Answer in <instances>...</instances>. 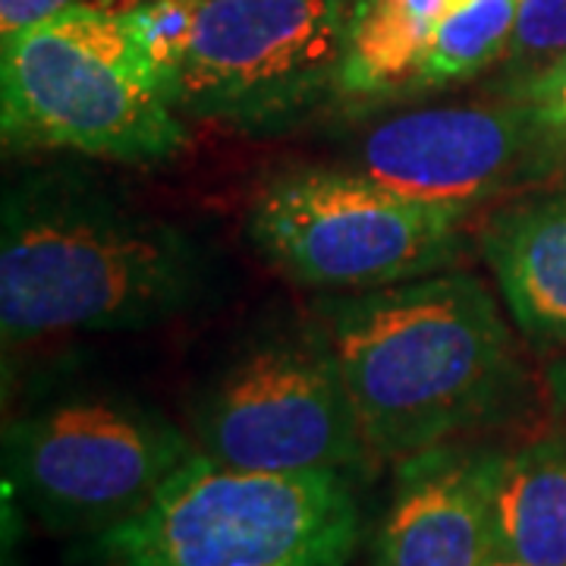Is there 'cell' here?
I'll return each mask as SVG.
<instances>
[{"mask_svg": "<svg viewBox=\"0 0 566 566\" xmlns=\"http://www.w3.org/2000/svg\"><path fill=\"white\" fill-rule=\"evenodd\" d=\"M214 283L186 227L123 202L92 177L41 170L7 186L0 327L7 344L63 331H126L180 318Z\"/></svg>", "mask_w": 566, "mask_h": 566, "instance_id": "6da1fadb", "label": "cell"}, {"mask_svg": "<svg viewBox=\"0 0 566 566\" xmlns=\"http://www.w3.org/2000/svg\"><path fill=\"white\" fill-rule=\"evenodd\" d=\"M371 457L409 460L497 419L523 385L482 281L438 274L315 303Z\"/></svg>", "mask_w": 566, "mask_h": 566, "instance_id": "7a4b0ae2", "label": "cell"}, {"mask_svg": "<svg viewBox=\"0 0 566 566\" xmlns=\"http://www.w3.org/2000/svg\"><path fill=\"white\" fill-rule=\"evenodd\" d=\"M363 516L344 472H245L192 453L155 497L92 535L95 566H346Z\"/></svg>", "mask_w": 566, "mask_h": 566, "instance_id": "3957f363", "label": "cell"}, {"mask_svg": "<svg viewBox=\"0 0 566 566\" xmlns=\"http://www.w3.org/2000/svg\"><path fill=\"white\" fill-rule=\"evenodd\" d=\"M0 120L7 145L120 164H161L186 142L123 10L92 3L3 39Z\"/></svg>", "mask_w": 566, "mask_h": 566, "instance_id": "277c9868", "label": "cell"}, {"mask_svg": "<svg viewBox=\"0 0 566 566\" xmlns=\"http://www.w3.org/2000/svg\"><path fill=\"white\" fill-rule=\"evenodd\" d=\"M465 211L394 192L353 167H305L264 182L249 240L286 277L365 293L419 281L460 252Z\"/></svg>", "mask_w": 566, "mask_h": 566, "instance_id": "5b68a950", "label": "cell"}, {"mask_svg": "<svg viewBox=\"0 0 566 566\" xmlns=\"http://www.w3.org/2000/svg\"><path fill=\"white\" fill-rule=\"evenodd\" d=\"M192 441L245 472H344L371 457L315 322L262 337L227 365L196 406Z\"/></svg>", "mask_w": 566, "mask_h": 566, "instance_id": "8992f818", "label": "cell"}, {"mask_svg": "<svg viewBox=\"0 0 566 566\" xmlns=\"http://www.w3.org/2000/svg\"><path fill=\"white\" fill-rule=\"evenodd\" d=\"M346 0H199L170 104L196 120L274 126L340 88Z\"/></svg>", "mask_w": 566, "mask_h": 566, "instance_id": "52a82bcc", "label": "cell"}, {"mask_svg": "<svg viewBox=\"0 0 566 566\" xmlns=\"http://www.w3.org/2000/svg\"><path fill=\"white\" fill-rule=\"evenodd\" d=\"M199 447L174 422L107 400H73L7 428V472L57 532L120 526Z\"/></svg>", "mask_w": 566, "mask_h": 566, "instance_id": "ba28073f", "label": "cell"}, {"mask_svg": "<svg viewBox=\"0 0 566 566\" xmlns=\"http://www.w3.org/2000/svg\"><path fill=\"white\" fill-rule=\"evenodd\" d=\"M566 158L523 104H453L394 114L353 148V170L394 192L472 211L551 177Z\"/></svg>", "mask_w": 566, "mask_h": 566, "instance_id": "9c48e42d", "label": "cell"}, {"mask_svg": "<svg viewBox=\"0 0 566 566\" xmlns=\"http://www.w3.org/2000/svg\"><path fill=\"white\" fill-rule=\"evenodd\" d=\"M504 457L438 444L403 460L371 566H485Z\"/></svg>", "mask_w": 566, "mask_h": 566, "instance_id": "30bf717a", "label": "cell"}, {"mask_svg": "<svg viewBox=\"0 0 566 566\" xmlns=\"http://www.w3.org/2000/svg\"><path fill=\"white\" fill-rule=\"evenodd\" d=\"M482 245L528 340L566 346V189L497 208Z\"/></svg>", "mask_w": 566, "mask_h": 566, "instance_id": "8fae6325", "label": "cell"}, {"mask_svg": "<svg viewBox=\"0 0 566 566\" xmlns=\"http://www.w3.org/2000/svg\"><path fill=\"white\" fill-rule=\"evenodd\" d=\"M491 557L566 566V438H542L504 457Z\"/></svg>", "mask_w": 566, "mask_h": 566, "instance_id": "7c38bea8", "label": "cell"}, {"mask_svg": "<svg viewBox=\"0 0 566 566\" xmlns=\"http://www.w3.org/2000/svg\"><path fill=\"white\" fill-rule=\"evenodd\" d=\"M465 0H363L353 10L340 92L387 98L422 88L438 22Z\"/></svg>", "mask_w": 566, "mask_h": 566, "instance_id": "4fadbf2b", "label": "cell"}, {"mask_svg": "<svg viewBox=\"0 0 566 566\" xmlns=\"http://www.w3.org/2000/svg\"><path fill=\"white\" fill-rule=\"evenodd\" d=\"M516 0H465L438 22L424 61L422 88L469 80L504 61L513 35Z\"/></svg>", "mask_w": 566, "mask_h": 566, "instance_id": "5bb4252c", "label": "cell"}, {"mask_svg": "<svg viewBox=\"0 0 566 566\" xmlns=\"http://www.w3.org/2000/svg\"><path fill=\"white\" fill-rule=\"evenodd\" d=\"M123 17L139 44L142 57L148 61L170 102V88L180 76L182 61L192 44L199 0H139L136 7L123 10Z\"/></svg>", "mask_w": 566, "mask_h": 566, "instance_id": "9a60e30c", "label": "cell"}, {"mask_svg": "<svg viewBox=\"0 0 566 566\" xmlns=\"http://www.w3.org/2000/svg\"><path fill=\"white\" fill-rule=\"evenodd\" d=\"M566 61V0H516L504 54V92Z\"/></svg>", "mask_w": 566, "mask_h": 566, "instance_id": "2e32d148", "label": "cell"}, {"mask_svg": "<svg viewBox=\"0 0 566 566\" xmlns=\"http://www.w3.org/2000/svg\"><path fill=\"white\" fill-rule=\"evenodd\" d=\"M506 98L526 107V114L538 123V129L557 145L566 158V61L557 63L535 80L523 82L506 92Z\"/></svg>", "mask_w": 566, "mask_h": 566, "instance_id": "e0dca14e", "label": "cell"}, {"mask_svg": "<svg viewBox=\"0 0 566 566\" xmlns=\"http://www.w3.org/2000/svg\"><path fill=\"white\" fill-rule=\"evenodd\" d=\"M80 0H0V39H10L35 22L51 20Z\"/></svg>", "mask_w": 566, "mask_h": 566, "instance_id": "ac0fdd59", "label": "cell"}, {"mask_svg": "<svg viewBox=\"0 0 566 566\" xmlns=\"http://www.w3.org/2000/svg\"><path fill=\"white\" fill-rule=\"evenodd\" d=\"M485 566H528V564H520V560H506V557H488Z\"/></svg>", "mask_w": 566, "mask_h": 566, "instance_id": "d6986e66", "label": "cell"}, {"mask_svg": "<svg viewBox=\"0 0 566 566\" xmlns=\"http://www.w3.org/2000/svg\"><path fill=\"white\" fill-rule=\"evenodd\" d=\"M557 387H560V390H564V394H566V378H564V381H557Z\"/></svg>", "mask_w": 566, "mask_h": 566, "instance_id": "ffe728a7", "label": "cell"}]
</instances>
